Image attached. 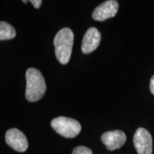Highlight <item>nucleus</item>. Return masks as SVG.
Returning <instances> with one entry per match:
<instances>
[{
	"label": "nucleus",
	"instance_id": "20e7f679",
	"mask_svg": "<svg viewBox=\"0 0 154 154\" xmlns=\"http://www.w3.org/2000/svg\"><path fill=\"white\" fill-rule=\"evenodd\" d=\"M134 145L138 154H151L153 139L149 131L138 128L134 136Z\"/></svg>",
	"mask_w": 154,
	"mask_h": 154
},
{
	"label": "nucleus",
	"instance_id": "f8f14e48",
	"mask_svg": "<svg viewBox=\"0 0 154 154\" xmlns=\"http://www.w3.org/2000/svg\"><path fill=\"white\" fill-rule=\"evenodd\" d=\"M150 91L151 94L154 95V75L151 77V81H150Z\"/></svg>",
	"mask_w": 154,
	"mask_h": 154
},
{
	"label": "nucleus",
	"instance_id": "f257e3e1",
	"mask_svg": "<svg viewBox=\"0 0 154 154\" xmlns=\"http://www.w3.org/2000/svg\"><path fill=\"white\" fill-rule=\"evenodd\" d=\"M26 87L25 96L28 101L35 102L43 97L47 90L45 80L40 71L29 68L26 72Z\"/></svg>",
	"mask_w": 154,
	"mask_h": 154
},
{
	"label": "nucleus",
	"instance_id": "7ed1b4c3",
	"mask_svg": "<svg viewBox=\"0 0 154 154\" xmlns=\"http://www.w3.org/2000/svg\"><path fill=\"white\" fill-rule=\"evenodd\" d=\"M51 126L57 134L69 138L76 137L82 130V126L79 121L65 116L54 119L51 122Z\"/></svg>",
	"mask_w": 154,
	"mask_h": 154
},
{
	"label": "nucleus",
	"instance_id": "f03ea898",
	"mask_svg": "<svg viewBox=\"0 0 154 154\" xmlns=\"http://www.w3.org/2000/svg\"><path fill=\"white\" fill-rule=\"evenodd\" d=\"M74 37L72 29L65 27L59 30L54 38L56 57L61 64H66L70 60Z\"/></svg>",
	"mask_w": 154,
	"mask_h": 154
},
{
	"label": "nucleus",
	"instance_id": "9d476101",
	"mask_svg": "<svg viewBox=\"0 0 154 154\" xmlns=\"http://www.w3.org/2000/svg\"><path fill=\"white\" fill-rule=\"evenodd\" d=\"M72 154H93V151L89 148L86 146H77L73 150Z\"/></svg>",
	"mask_w": 154,
	"mask_h": 154
},
{
	"label": "nucleus",
	"instance_id": "0eeeda50",
	"mask_svg": "<svg viewBox=\"0 0 154 154\" xmlns=\"http://www.w3.org/2000/svg\"><path fill=\"white\" fill-rule=\"evenodd\" d=\"M101 139L108 150L114 151L124 146L126 140V136L122 131H110L103 133Z\"/></svg>",
	"mask_w": 154,
	"mask_h": 154
},
{
	"label": "nucleus",
	"instance_id": "9b49d317",
	"mask_svg": "<svg viewBox=\"0 0 154 154\" xmlns=\"http://www.w3.org/2000/svg\"><path fill=\"white\" fill-rule=\"evenodd\" d=\"M31 3L32 4V5L35 7L36 9H38L41 7L42 0H29Z\"/></svg>",
	"mask_w": 154,
	"mask_h": 154
},
{
	"label": "nucleus",
	"instance_id": "6e6552de",
	"mask_svg": "<svg viewBox=\"0 0 154 154\" xmlns=\"http://www.w3.org/2000/svg\"><path fill=\"white\" fill-rule=\"evenodd\" d=\"M101 42V34L95 27H91L84 34L82 44V51L85 54L93 52Z\"/></svg>",
	"mask_w": 154,
	"mask_h": 154
},
{
	"label": "nucleus",
	"instance_id": "ddd939ff",
	"mask_svg": "<svg viewBox=\"0 0 154 154\" xmlns=\"http://www.w3.org/2000/svg\"><path fill=\"white\" fill-rule=\"evenodd\" d=\"M28 1H29V0H22V2H24V4H26V3H27V2H28Z\"/></svg>",
	"mask_w": 154,
	"mask_h": 154
},
{
	"label": "nucleus",
	"instance_id": "1a4fd4ad",
	"mask_svg": "<svg viewBox=\"0 0 154 154\" xmlns=\"http://www.w3.org/2000/svg\"><path fill=\"white\" fill-rule=\"evenodd\" d=\"M16 36V30L11 25L2 21L0 22V40L5 41L14 38Z\"/></svg>",
	"mask_w": 154,
	"mask_h": 154
},
{
	"label": "nucleus",
	"instance_id": "423d86ee",
	"mask_svg": "<svg viewBox=\"0 0 154 154\" xmlns=\"http://www.w3.org/2000/svg\"><path fill=\"white\" fill-rule=\"evenodd\" d=\"M119 3L116 0H107L94 9L92 18L96 21L103 22L115 17L118 12Z\"/></svg>",
	"mask_w": 154,
	"mask_h": 154
},
{
	"label": "nucleus",
	"instance_id": "39448f33",
	"mask_svg": "<svg viewBox=\"0 0 154 154\" xmlns=\"http://www.w3.org/2000/svg\"><path fill=\"white\" fill-rule=\"evenodd\" d=\"M6 143L18 152H24L28 149V140L24 133L17 128H10L6 132Z\"/></svg>",
	"mask_w": 154,
	"mask_h": 154
}]
</instances>
